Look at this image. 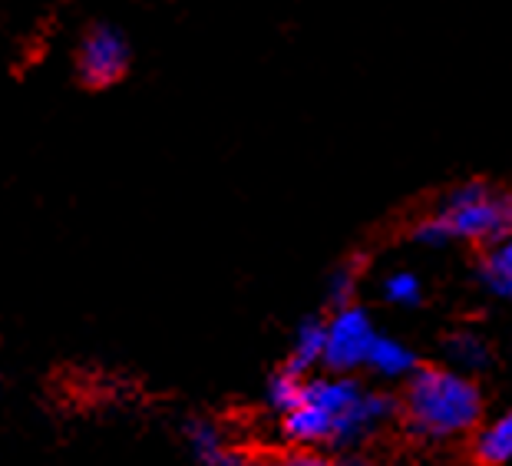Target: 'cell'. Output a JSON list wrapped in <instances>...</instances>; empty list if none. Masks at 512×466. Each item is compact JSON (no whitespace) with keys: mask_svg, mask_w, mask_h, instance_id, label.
Here are the masks:
<instances>
[{"mask_svg":"<svg viewBox=\"0 0 512 466\" xmlns=\"http://www.w3.org/2000/svg\"><path fill=\"white\" fill-rule=\"evenodd\" d=\"M486 400L473 374L450 364H420L400 394V420L417 440L446 443L470 437L483 424Z\"/></svg>","mask_w":512,"mask_h":466,"instance_id":"cell-2","label":"cell"},{"mask_svg":"<svg viewBox=\"0 0 512 466\" xmlns=\"http://www.w3.org/2000/svg\"><path fill=\"white\" fill-rule=\"evenodd\" d=\"M476 275L493 298L512 301V235L479 252Z\"/></svg>","mask_w":512,"mask_h":466,"instance_id":"cell-11","label":"cell"},{"mask_svg":"<svg viewBox=\"0 0 512 466\" xmlns=\"http://www.w3.org/2000/svg\"><path fill=\"white\" fill-rule=\"evenodd\" d=\"M258 466H341V460H334L324 450H314V447H288Z\"/></svg>","mask_w":512,"mask_h":466,"instance_id":"cell-15","label":"cell"},{"mask_svg":"<svg viewBox=\"0 0 512 466\" xmlns=\"http://www.w3.org/2000/svg\"><path fill=\"white\" fill-rule=\"evenodd\" d=\"M341 466H374V460L357 457V453H354V457H344V460H341Z\"/></svg>","mask_w":512,"mask_h":466,"instance_id":"cell-16","label":"cell"},{"mask_svg":"<svg viewBox=\"0 0 512 466\" xmlns=\"http://www.w3.org/2000/svg\"><path fill=\"white\" fill-rule=\"evenodd\" d=\"M304 381H308V377L291 374V371H285V367H278V371L268 377V387H265V404H268L271 410H275L278 417H285L288 410L301 400Z\"/></svg>","mask_w":512,"mask_h":466,"instance_id":"cell-13","label":"cell"},{"mask_svg":"<svg viewBox=\"0 0 512 466\" xmlns=\"http://www.w3.org/2000/svg\"><path fill=\"white\" fill-rule=\"evenodd\" d=\"M443 354H446V364L456 367L463 374H483L489 364H493V344H489L479 331H453L450 338L443 344Z\"/></svg>","mask_w":512,"mask_h":466,"instance_id":"cell-10","label":"cell"},{"mask_svg":"<svg viewBox=\"0 0 512 466\" xmlns=\"http://www.w3.org/2000/svg\"><path fill=\"white\" fill-rule=\"evenodd\" d=\"M400 417V397L367 387L354 374H311L301 400L281 417V437L291 447L357 450L390 420Z\"/></svg>","mask_w":512,"mask_h":466,"instance_id":"cell-1","label":"cell"},{"mask_svg":"<svg viewBox=\"0 0 512 466\" xmlns=\"http://www.w3.org/2000/svg\"><path fill=\"white\" fill-rule=\"evenodd\" d=\"M420 367V357L417 351L410 348L407 341L394 338V334H377L374 348H370V357H367V367L374 377L380 381H407V377Z\"/></svg>","mask_w":512,"mask_h":466,"instance_id":"cell-9","label":"cell"},{"mask_svg":"<svg viewBox=\"0 0 512 466\" xmlns=\"http://www.w3.org/2000/svg\"><path fill=\"white\" fill-rule=\"evenodd\" d=\"M377 324L364 305L331 308L328 314V338H324V371L331 374H357L367 367L370 348L377 341Z\"/></svg>","mask_w":512,"mask_h":466,"instance_id":"cell-4","label":"cell"},{"mask_svg":"<svg viewBox=\"0 0 512 466\" xmlns=\"http://www.w3.org/2000/svg\"><path fill=\"white\" fill-rule=\"evenodd\" d=\"M133 47L116 24L86 27L76 47V77L86 90H110L129 73Z\"/></svg>","mask_w":512,"mask_h":466,"instance_id":"cell-5","label":"cell"},{"mask_svg":"<svg viewBox=\"0 0 512 466\" xmlns=\"http://www.w3.org/2000/svg\"><path fill=\"white\" fill-rule=\"evenodd\" d=\"M324 338H328V314H324V318L321 314L304 318L298 328H294L291 348H288V357L281 367L291 374L311 377L324 364Z\"/></svg>","mask_w":512,"mask_h":466,"instance_id":"cell-7","label":"cell"},{"mask_svg":"<svg viewBox=\"0 0 512 466\" xmlns=\"http://www.w3.org/2000/svg\"><path fill=\"white\" fill-rule=\"evenodd\" d=\"M512 235V189L486 179H466L410 225V238L423 248L473 245L489 248Z\"/></svg>","mask_w":512,"mask_h":466,"instance_id":"cell-3","label":"cell"},{"mask_svg":"<svg viewBox=\"0 0 512 466\" xmlns=\"http://www.w3.org/2000/svg\"><path fill=\"white\" fill-rule=\"evenodd\" d=\"M380 295H384L387 305L394 308H420L423 298H427V288H423V278L417 272H407V268H400V272H390L384 278V285H380Z\"/></svg>","mask_w":512,"mask_h":466,"instance_id":"cell-12","label":"cell"},{"mask_svg":"<svg viewBox=\"0 0 512 466\" xmlns=\"http://www.w3.org/2000/svg\"><path fill=\"white\" fill-rule=\"evenodd\" d=\"M470 453L476 466H506L512 463V407L483 420L473 433Z\"/></svg>","mask_w":512,"mask_h":466,"instance_id":"cell-8","label":"cell"},{"mask_svg":"<svg viewBox=\"0 0 512 466\" xmlns=\"http://www.w3.org/2000/svg\"><path fill=\"white\" fill-rule=\"evenodd\" d=\"M361 262H344L337 265L331 278H328V305L331 308H344L357 301V288H361Z\"/></svg>","mask_w":512,"mask_h":466,"instance_id":"cell-14","label":"cell"},{"mask_svg":"<svg viewBox=\"0 0 512 466\" xmlns=\"http://www.w3.org/2000/svg\"><path fill=\"white\" fill-rule=\"evenodd\" d=\"M185 447H189L192 460L199 466H255L248 450L238 443L228 427L215 424V420L195 417L182 427Z\"/></svg>","mask_w":512,"mask_h":466,"instance_id":"cell-6","label":"cell"}]
</instances>
